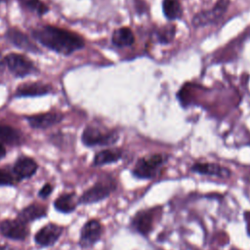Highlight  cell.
<instances>
[{"mask_svg": "<svg viewBox=\"0 0 250 250\" xmlns=\"http://www.w3.org/2000/svg\"><path fill=\"white\" fill-rule=\"evenodd\" d=\"M30 32L32 38L41 45L61 55H71L85 46L81 35L62 27L46 24L32 28Z\"/></svg>", "mask_w": 250, "mask_h": 250, "instance_id": "cell-1", "label": "cell"}, {"mask_svg": "<svg viewBox=\"0 0 250 250\" xmlns=\"http://www.w3.org/2000/svg\"><path fill=\"white\" fill-rule=\"evenodd\" d=\"M167 160L168 156L162 153L143 156L137 160L132 169V175L140 180H152L159 174Z\"/></svg>", "mask_w": 250, "mask_h": 250, "instance_id": "cell-2", "label": "cell"}, {"mask_svg": "<svg viewBox=\"0 0 250 250\" xmlns=\"http://www.w3.org/2000/svg\"><path fill=\"white\" fill-rule=\"evenodd\" d=\"M117 188L114 179L106 177L97 181L92 187L86 189L79 197L81 204H93L107 198Z\"/></svg>", "mask_w": 250, "mask_h": 250, "instance_id": "cell-3", "label": "cell"}, {"mask_svg": "<svg viewBox=\"0 0 250 250\" xmlns=\"http://www.w3.org/2000/svg\"><path fill=\"white\" fill-rule=\"evenodd\" d=\"M116 131L101 129L96 126H87L81 136V141L86 146H104L114 145L118 141Z\"/></svg>", "mask_w": 250, "mask_h": 250, "instance_id": "cell-4", "label": "cell"}, {"mask_svg": "<svg viewBox=\"0 0 250 250\" xmlns=\"http://www.w3.org/2000/svg\"><path fill=\"white\" fill-rule=\"evenodd\" d=\"M159 214L160 210L157 208L140 210L132 217L130 229L143 236H147L153 229L155 221Z\"/></svg>", "mask_w": 250, "mask_h": 250, "instance_id": "cell-5", "label": "cell"}, {"mask_svg": "<svg viewBox=\"0 0 250 250\" xmlns=\"http://www.w3.org/2000/svg\"><path fill=\"white\" fill-rule=\"evenodd\" d=\"M6 67L17 77H25L38 72L37 67L26 56L19 53H10L4 56Z\"/></svg>", "mask_w": 250, "mask_h": 250, "instance_id": "cell-6", "label": "cell"}, {"mask_svg": "<svg viewBox=\"0 0 250 250\" xmlns=\"http://www.w3.org/2000/svg\"><path fill=\"white\" fill-rule=\"evenodd\" d=\"M229 3L230 0H218L215 6L210 10L198 12L192 18V25L194 27H200L219 21L226 14Z\"/></svg>", "mask_w": 250, "mask_h": 250, "instance_id": "cell-7", "label": "cell"}, {"mask_svg": "<svg viewBox=\"0 0 250 250\" xmlns=\"http://www.w3.org/2000/svg\"><path fill=\"white\" fill-rule=\"evenodd\" d=\"M103 232L104 227L99 220L87 221L80 230L79 245L85 249L93 247L102 238Z\"/></svg>", "mask_w": 250, "mask_h": 250, "instance_id": "cell-8", "label": "cell"}, {"mask_svg": "<svg viewBox=\"0 0 250 250\" xmlns=\"http://www.w3.org/2000/svg\"><path fill=\"white\" fill-rule=\"evenodd\" d=\"M5 38L15 47L33 54L41 52L40 48L29 38L27 34L22 32L18 27H10L5 33Z\"/></svg>", "mask_w": 250, "mask_h": 250, "instance_id": "cell-9", "label": "cell"}, {"mask_svg": "<svg viewBox=\"0 0 250 250\" xmlns=\"http://www.w3.org/2000/svg\"><path fill=\"white\" fill-rule=\"evenodd\" d=\"M0 232L12 240H24L28 235V228L19 219H6L0 223Z\"/></svg>", "mask_w": 250, "mask_h": 250, "instance_id": "cell-10", "label": "cell"}, {"mask_svg": "<svg viewBox=\"0 0 250 250\" xmlns=\"http://www.w3.org/2000/svg\"><path fill=\"white\" fill-rule=\"evenodd\" d=\"M63 231V228L60 225L49 223L43 226L34 235V240L36 244L48 247L54 245L59 238L62 236Z\"/></svg>", "mask_w": 250, "mask_h": 250, "instance_id": "cell-11", "label": "cell"}, {"mask_svg": "<svg viewBox=\"0 0 250 250\" xmlns=\"http://www.w3.org/2000/svg\"><path fill=\"white\" fill-rule=\"evenodd\" d=\"M63 115L57 111H48L25 116V119L33 129H47L62 122Z\"/></svg>", "mask_w": 250, "mask_h": 250, "instance_id": "cell-12", "label": "cell"}, {"mask_svg": "<svg viewBox=\"0 0 250 250\" xmlns=\"http://www.w3.org/2000/svg\"><path fill=\"white\" fill-rule=\"evenodd\" d=\"M190 171L199 175L216 177L219 179H229L231 175V171L228 167L212 162H195L190 167Z\"/></svg>", "mask_w": 250, "mask_h": 250, "instance_id": "cell-13", "label": "cell"}, {"mask_svg": "<svg viewBox=\"0 0 250 250\" xmlns=\"http://www.w3.org/2000/svg\"><path fill=\"white\" fill-rule=\"evenodd\" d=\"M53 87L50 84L34 81L26 82L18 86L16 89L15 97L16 98H25V97H39L51 93Z\"/></svg>", "mask_w": 250, "mask_h": 250, "instance_id": "cell-14", "label": "cell"}, {"mask_svg": "<svg viewBox=\"0 0 250 250\" xmlns=\"http://www.w3.org/2000/svg\"><path fill=\"white\" fill-rule=\"evenodd\" d=\"M37 162L28 156H20L14 163L12 172L18 181L31 178L37 171Z\"/></svg>", "mask_w": 250, "mask_h": 250, "instance_id": "cell-15", "label": "cell"}, {"mask_svg": "<svg viewBox=\"0 0 250 250\" xmlns=\"http://www.w3.org/2000/svg\"><path fill=\"white\" fill-rule=\"evenodd\" d=\"M47 215V208L45 205L39 204L37 202H33L23 209L20 211L17 219L21 221L24 224H28L30 222L41 219Z\"/></svg>", "mask_w": 250, "mask_h": 250, "instance_id": "cell-16", "label": "cell"}, {"mask_svg": "<svg viewBox=\"0 0 250 250\" xmlns=\"http://www.w3.org/2000/svg\"><path fill=\"white\" fill-rule=\"evenodd\" d=\"M79 204V198L74 192L62 193L54 201V207L57 211L64 214L73 212Z\"/></svg>", "mask_w": 250, "mask_h": 250, "instance_id": "cell-17", "label": "cell"}, {"mask_svg": "<svg viewBox=\"0 0 250 250\" xmlns=\"http://www.w3.org/2000/svg\"><path fill=\"white\" fill-rule=\"evenodd\" d=\"M23 142L22 133L10 125L0 124V143L9 146H20Z\"/></svg>", "mask_w": 250, "mask_h": 250, "instance_id": "cell-18", "label": "cell"}, {"mask_svg": "<svg viewBox=\"0 0 250 250\" xmlns=\"http://www.w3.org/2000/svg\"><path fill=\"white\" fill-rule=\"evenodd\" d=\"M122 157V150L119 148L103 149L96 153L93 159L94 166H104L110 163H115Z\"/></svg>", "mask_w": 250, "mask_h": 250, "instance_id": "cell-19", "label": "cell"}, {"mask_svg": "<svg viewBox=\"0 0 250 250\" xmlns=\"http://www.w3.org/2000/svg\"><path fill=\"white\" fill-rule=\"evenodd\" d=\"M111 42L116 47H128L135 42V36L131 28L124 26L115 29L111 36Z\"/></svg>", "mask_w": 250, "mask_h": 250, "instance_id": "cell-20", "label": "cell"}, {"mask_svg": "<svg viewBox=\"0 0 250 250\" xmlns=\"http://www.w3.org/2000/svg\"><path fill=\"white\" fill-rule=\"evenodd\" d=\"M21 7L36 16H43L49 12L48 5L42 0H19Z\"/></svg>", "mask_w": 250, "mask_h": 250, "instance_id": "cell-21", "label": "cell"}, {"mask_svg": "<svg viewBox=\"0 0 250 250\" xmlns=\"http://www.w3.org/2000/svg\"><path fill=\"white\" fill-rule=\"evenodd\" d=\"M162 10L164 16L170 21L180 19L183 15L182 6L177 0H163Z\"/></svg>", "mask_w": 250, "mask_h": 250, "instance_id": "cell-22", "label": "cell"}, {"mask_svg": "<svg viewBox=\"0 0 250 250\" xmlns=\"http://www.w3.org/2000/svg\"><path fill=\"white\" fill-rule=\"evenodd\" d=\"M176 34V26L174 24H165L158 28L155 32L157 40L161 44H167L171 42Z\"/></svg>", "mask_w": 250, "mask_h": 250, "instance_id": "cell-23", "label": "cell"}, {"mask_svg": "<svg viewBox=\"0 0 250 250\" xmlns=\"http://www.w3.org/2000/svg\"><path fill=\"white\" fill-rule=\"evenodd\" d=\"M17 181L18 180L14 174L4 169H0V186H14Z\"/></svg>", "mask_w": 250, "mask_h": 250, "instance_id": "cell-24", "label": "cell"}, {"mask_svg": "<svg viewBox=\"0 0 250 250\" xmlns=\"http://www.w3.org/2000/svg\"><path fill=\"white\" fill-rule=\"evenodd\" d=\"M53 191V186L49 183H46L41 188L40 190L38 191V196L40 198H43V199H46L47 197H49V195L52 193Z\"/></svg>", "mask_w": 250, "mask_h": 250, "instance_id": "cell-25", "label": "cell"}, {"mask_svg": "<svg viewBox=\"0 0 250 250\" xmlns=\"http://www.w3.org/2000/svg\"><path fill=\"white\" fill-rule=\"evenodd\" d=\"M6 153H7V151H6V148H5L4 145L2 143H0V159L4 158Z\"/></svg>", "mask_w": 250, "mask_h": 250, "instance_id": "cell-26", "label": "cell"}, {"mask_svg": "<svg viewBox=\"0 0 250 250\" xmlns=\"http://www.w3.org/2000/svg\"><path fill=\"white\" fill-rule=\"evenodd\" d=\"M5 67H6V64H5L4 56H3V55H2V53L0 52V71H2Z\"/></svg>", "mask_w": 250, "mask_h": 250, "instance_id": "cell-27", "label": "cell"}, {"mask_svg": "<svg viewBox=\"0 0 250 250\" xmlns=\"http://www.w3.org/2000/svg\"><path fill=\"white\" fill-rule=\"evenodd\" d=\"M8 0H0V4H2V3H5V2H7Z\"/></svg>", "mask_w": 250, "mask_h": 250, "instance_id": "cell-28", "label": "cell"}, {"mask_svg": "<svg viewBox=\"0 0 250 250\" xmlns=\"http://www.w3.org/2000/svg\"><path fill=\"white\" fill-rule=\"evenodd\" d=\"M0 250H5V247H2V246L0 245Z\"/></svg>", "mask_w": 250, "mask_h": 250, "instance_id": "cell-29", "label": "cell"}]
</instances>
